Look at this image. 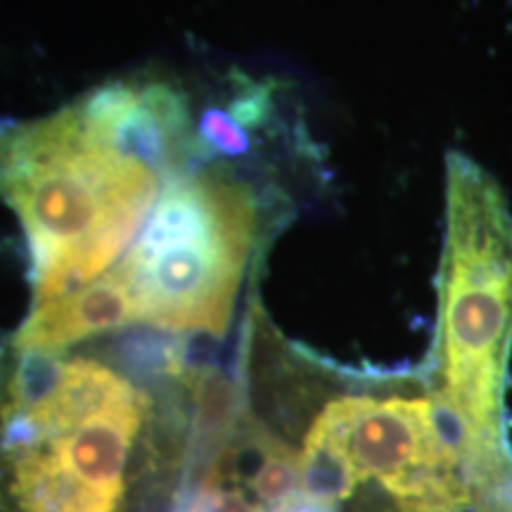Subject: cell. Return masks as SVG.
<instances>
[{
	"mask_svg": "<svg viewBox=\"0 0 512 512\" xmlns=\"http://www.w3.org/2000/svg\"><path fill=\"white\" fill-rule=\"evenodd\" d=\"M200 138L204 145L219 152V155L238 157L249 150V136L245 126H240L238 121L230 117L228 112L219 110V107H209L202 114Z\"/></svg>",
	"mask_w": 512,
	"mask_h": 512,
	"instance_id": "9",
	"label": "cell"
},
{
	"mask_svg": "<svg viewBox=\"0 0 512 512\" xmlns=\"http://www.w3.org/2000/svg\"><path fill=\"white\" fill-rule=\"evenodd\" d=\"M145 396L128 389L81 420L72 432L48 441L64 470L95 501L119 510L124 498V465L128 448L143 425Z\"/></svg>",
	"mask_w": 512,
	"mask_h": 512,
	"instance_id": "5",
	"label": "cell"
},
{
	"mask_svg": "<svg viewBox=\"0 0 512 512\" xmlns=\"http://www.w3.org/2000/svg\"><path fill=\"white\" fill-rule=\"evenodd\" d=\"M64 512H117V510L110 508V505L95 501V498H83V501L72 505V508L64 510Z\"/></svg>",
	"mask_w": 512,
	"mask_h": 512,
	"instance_id": "11",
	"label": "cell"
},
{
	"mask_svg": "<svg viewBox=\"0 0 512 512\" xmlns=\"http://www.w3.org/2000/svg\"><path fill=\"white\" fill-rule=\"evenodd\" d=\"M185 512H261V508L249 501L242 491L221 489L216 482H207Z\"/></svg>",
	"mask_w": 512,
	"mask_h": 512,
	"instance_id": "10",
	"label": "cell"
},
{
	"mask_svg": "<svg viewBox=\"0 0 512 512\" xmlns=\"http://www.w3.org/2000/svg\"><path fill=\"white\" fill-rule=\"evenodd\" d=\"M157 171L91 138L76 107L0 136V197L34 249V306L95 283L155 207Z\"/></svg>",
	"mask_w": 512,
	"mask_h": 512,
	"instance_id": "1",
	"label": "cell"
},
{
	"mask_svg": "<svg viewBox=\"0 0 512 512\" xmlns=\"http://www.w3.org/2000/svg\"><path fill=\"white\" fill-rule=\"evenodd\" d=\"M361 484L366 482L351 460L342 406L335 399L311 422L299 451V496L335 510L349 501Z\"/></svg>",
	"mask_w": 512,
	"mask_h": 512,
	"instance_id": "7",
	"label": "cell"
},
{
	"mask_svg": "<svg viewBox=\"0 0 512 512\" xmlns=\"http://www.w3.org/2000/svg\"><path fill=\"white\" fill-rule=\"evenodd\" d=\"M252 494L264 503L268 510H278L280 505L299 496V453L280 439L266 434L261 463L254 467L247 479Z\"/></svg>",
	"mask_w": 512,
	"mask_h": 512,
	"instance_id": "8",
	"label": "cell"
},
{
	"mask_svg": "<svg viewBox=\"0 0 512 512\" xmlns=\"http://www.w3.org/2000/svg\"><path fill=\"white\" fill-rule=\"evenodd\" d=\"M512 349V211L501 185L470 157L446 164V235L439 268L434 370L472 411L505 418Z\"/></svg>",
	"mask_w": 512,
	"mask_h": 512,
	"instance_id": "2",
	"label": "cell"
},
{
	"mask_svg": "<svg viewBox=\"0 0 512 512\" xmlns=\"http://www.w3.org/2000/svg\"><path fill=\"white\" fill-rule=\"evenodd\" d=\"M252 195L216 176L174 178L117 266L138 320L223 335L254 238Z\"/></svg>",
	"mask_w": 512,
	"mask_h": 512,
	"instance_id": "3",
	"label": "cell"
},
{
	"mask_svg": "<svg viewBox=\"0 0 512 512\" xmlns=\"http://www.w3.org/2000/svg\"><path fill=\"white\" fill-rule=\"evenodd\" d=\"M76 110L91 138L152 171L171 162L188 131L181 93L164 83H110Z\"/></svg>",
	"mask_w": 512,
	"mask_h": 512,
	"instance_id": "4",
	"label": "cell"
},
{
	"mask_svg": "<svg viewBox=\"0 0 512 512\" xmlns=\"http://www.w3.org/2000/svg\"><path fill=\"white\" fill-rule=\"evenodd\" d=\"M138 320L136 302L126 275L114 268L83 290L34 306L12 347L17 351H57L98 332H107Z\"/></svg>",
	"mask_w": 512,
	"mask_h": 512,
	"instance_id": "6",
	"label": "cell"
}]
</instances>
